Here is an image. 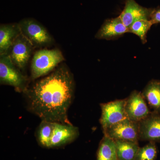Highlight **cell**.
<instances>
[{"label": "cell", "instance_id": "6", "mask_svg": "<svg viewBox=\"0 0 160 160\" xmlns=\"http://www.w3.org/2000/svg\"><path fill=\"white\" fill-rule=\"evenodd\" d=\"M126 99L117 100L100 104L102 115L100 122L103 132L109 127L128 118L125 110Z\"/></svg>", "mask_w": 160, "mask_h": 160}, {"label": "cell", "instance_id": "11", "mask_svg": "<svg viewBox=\"0 0 160 160\" xmlns=\"http://www.w3.org/2000/svg\"><path fill=\"white\" fill-rule=\"evenodd\" d=\"M139 140L149 142H160V113L151 112L139 122Z\"/></svg>", "mask_w": 160, "mask_h": 160}, {"label": "cell", "instance_id": "12", "mask_svg": "<svg viewBox=\"0 0 160 160\" xmlns=\"http://www.w3.org/2000/svg\"><path fill=\"white\" fill-rule=\"evenodd\" d=\"M128 32L129 29L123 24L119 16L106 20L95 37L98 39H113Z\"/></svg>", "mask_w": 160, "mask_h": 160}, {"label": "cell", "instance_id": "1", "mask_svg": "<svg viewBox=\"0 0 160 160\" xmlns=\"http://www.w3.org/2000/svg\"><path fill=\"white\" fill-rule=\"evenodd\" d=\"M74 77L65 63L33 81L23 92L28 111L42 121L72 124L68 111L74 97Z\"/></svg>", "mask_w": 160, "mask_h": 160}, {"label": "cell", "instance_id": "20", "mask_svg": "<svg viewBox=\"0 0 160 160\" xmlns=\"http://www.w3.org/2000/svg\"><path fill=\"white\" fill-rule=\"evenodd\" d=\"M150 21L152 25L160 23V9L158 10L155 9L152 15Z\"/></svg>", "mask_w": 160, "mask_h": 160}, {"label": "cell", "instance_id": "13", "mask_svg": "<svg viewBox=\"0 0 160 160\" xmlns=\"http://www.w3.org/2000/svg\"><path fill=\"white\" fill-rule=\"evenodd\" d=\"M21 33L18 23L0 26V55L7 54L12 44Z\"/></svg>", "mask_w": 160, "mask_h": 160}, {"label": "cell", "instance_id": "10", "mask_svg": "<svg viewBox=\"0 0 160 160\" xmlns=\"http://www.w3.org/2000/svg\"><path fill=\"white\" fill-rule=\"evenodd\" d=\"M79 136L78 127L72 124L55 123L50 148L62 147L72 142Z\"/></svg>", "mask_w": 160, "mask_h": 160}, {"label": "cell", "instance_id": "17", "mask_svg": "<svg viewBox=\"0 0 160 160\" xmlns=\"http://www.w3.org/2000/svg\"><path fill=\"white\" fill-rule=\"evenodd\" d=\"M55 122L49 121H42L37 129V140L42 147L50 148V142Z\"/></svg>", "mask_w": 160, "mask_h": 160}, {"label": "cell", "instance_id": "19", "mask_svg": "<svg viewBox=\"0 0 160 160\" xmlns=\"http://www.w3.org/2000/svg\"><path fill=\"white\" fill-rule=\"evenodd\" d=\"M157 149L154 142L139 148L135 160H155L157 157Z\"/></svg>", "mask_w": 160, "mask_h": 160}, {"label": "cell", "instance_id": "15", "mask_svg": "<svg viewBox=\"0 0 160 160\" xmlns=\"http://www.w3.org/2000/svg\"><path fill=\"white\" fill-rule=\"evenodd\" d=\"M114 141L118 160H135L140 148L138 142L121 140Z\"/></svg>", "mask_w": 160, "mask_h": 160}, {"label": "cell", "instance_id": "14", "mask_svg": "<svg viewBox=\"0 0 160 160\" xmlns=\"http://www.w3.org/2000/svg\"><path fill=\"white\" fill-rule=\"evenodd\" d=\"M142 93L153 112L160 113V81L151 80L146 85Z\"/></svg>", "mask_w": 160, "mask_h": 160}, {"label": "cell", "instance_id": "2", "mask_svg": "<svg viewBox=\"0 0 160 160\" xmlns=\"http://www.w3.org/2000/svg\"><path fill=\"white\" fill-rule=\"evenodd\" d=\"M58 49H40L35 52L31 61L30 79L34 81L46 76L65 61Z\"/></svg>", "mask_w": 160, "mask_h": 160}, {"label": "cell", "instance_id": "3", "mask_svg": "<svg viewBox=\"0 0 160 160\" xmlns=\"http://www.w3.org/2000/svg\"><path fill=\"white\" fill-rule=\"evenodd\" d=\"M0 83L12 86L17 92L22 93L29 85L28 78L7 54L0 55Z\"/></svg>", "mask_w": 160, "mask_h": 160}, {"label": "cell", "instance_id": "16", "mask_svg": "<svg viewBox=\"0 0 160 160\" xmlns=\"http://www.w3.org/2000/svg\"><path fill=\"white\" fill-rule=\"evenodd\" d=\"M97 160H118L114 140L104 136L98 148Z\"/></svg>", "mask_w": 160, "mask_h": 160}, {"label": "cell", "instance_id": "7", "mask_svg": "<svg viewBox=\"0 0 160 160\" xmlns=\"http://www.w3.org/2000/svg\"><path fill=\"white\" fill-rule=\"evenodd\" d=\"M104 135L113 140L138 142L139 140V122L126 118L115 124L103 132Z\"/></svg>", "mask_w": 160, "mask_h": 160}, {"label": "cell", "instance_id": "4", "mask_svg": "<svg viewBox=\"0 0 160 160\" xmlns=\"http://www.w3.org/2000/svg\"><path fill=\"white\" fill-rule=\"evenodd\" d=\"M18 24L21 33L30 41L34 48L47 47L54 43L52 36L37 20L27 18L21 20Z\"/></svg>", "mask_w": 160, "mask_h": 160}, {"label": "cell", "instance_id": "9", "mask_svg": "<svg viewBox=\"0 0 160 160\" xmlns=\"http://www.w3.org/2000/svg\"><path fill=\"white\" fill-rule=\"evenodd\" d=\"M154 10L140 6L135 0H126L125 7L119 17L123 24L129 29L137 21L150 20Z\"/></svg>", "mask_w": 160, "mask_h": 160}, {"label": "cell", "instance_id": "5", "mask_svg": "<svg viewBox=\"0 0 160 160\" xmlns=\"http://www.w3.org/2000/svg\"><path fill=\"white\" fill-rule=\"evenodd\" d=\"M34 47L22 33L12 44L7 54L12 63L22 72L29 63Z\"/></svg>", "mask_w": 160, "mask_h": 160}, {"label": "cell", "instance_id": "8", "mask_svg": "<svg viewBox=\"0 0 160 160\" xmlns=\"http://www.w3.org/2000/svg\"><path fill=\"white\" fill-rule=\"evenodd\" d=\"M125 110L127 118L136 122L146 118L151 112L142 93L136 90L126 98Z\"/></svg>", "mask_w": 160, "mask_h": 160}, {"label": "cell", "instance_id": "18", "mask_svg": "<svg viewBox=\"0 0 160 160\" xmlns=\"http://www.w3.org/2000/svg\"><path fill=\"white\" fill-rule=\"evenodd\" d=\"M150 20H142L137 21L133 23L129 28V32L134 33L140 38L143 44L146 41V35L152 26Z\"/></svg>", "mask_w": 160, "mask_h": 160}]
</instances>
